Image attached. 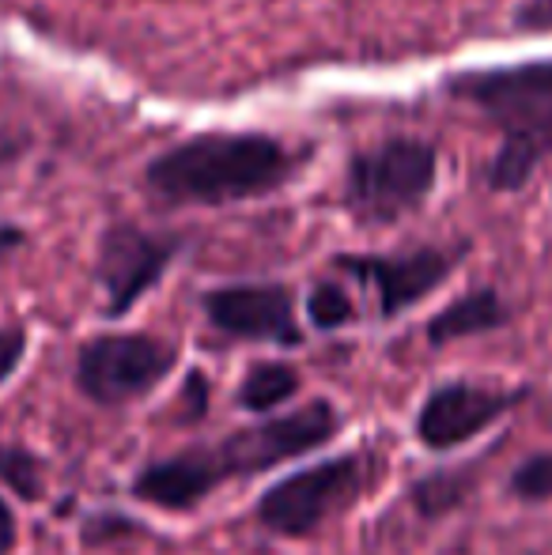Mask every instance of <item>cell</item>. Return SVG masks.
I'll use <instances>...</instances> for the list:
<instances>
[{"instance_id":"1","label":"cell","mask_w":552,"mask_h":555,"mask_svg":"<svg viewBox=\"0 0 552 555\" xmlns=\"http://www.w3.org/2000/svg\"><path fill=\"white\" fill-rule=\"evenodd\" d=\"M341 424H345L341 412L325 397H318L287 416L239 427L220 442L190 446L170 457L147 461L133 476V499L159 511H193L228 480H243V476L251 480L277 468L280 461L303 457L325 446L341 431Z\"/></svg>"},{"instance_id":"2","label":"cell","mask_w":552,"mask_h":555,"mask_svg":"<svg viewBox=\"0 0 552 555\" xmlns=\"http://www.w3.org/2000/svg\"><path fill=\"white\" fill-rule=\"evenodd\" d=\"M295 167L299 159L266 132H205L155 155L144 182L167 205H231L280 190Z\"/></svg>"},{"instance_id":"3","label":"cell","mask_w":552,"mask_h":555,"mask_svg":"<svg viewBox=\"0 0 552 555\" xmlns=\"http://www.w3.org/2000/svg\"><path fill=\"white\" fill-rule=\"evenodd\" d=\"M447 91L477 106L503 132L500 152L488 167V185L496 193L523 190L552 152V61L462 73L447 80Z\"/></svg>"},{"instance_id":"4","label":"cell","mask_w":552,"mask_h":555,"mask_svg":"<svg viewBox=\"0 0 552 555\" xmlns=\"http://www.w3.org/2000/svg\"><path fill=\"white\" fill-rule=\"evenodd\" d=\"M435 175H439L435 144L416 137L386 140L371 152L352 155L341 201L363 227L398 223L401 216L424 205L427 193L435 190Z\"/></svg>"},{"instance_id":"5","label":"cell","mask_w":552,"mask_h":555,"mask_svg":"<svg viewBox=\"0 0 552 555\" xmlns=\"http://www.w3.org/2000/svg\"><path fill=\"white\" fill-rule=\"evenodd\" d=\"M371 461L375 457L368 453H341V457L299 468L261 491L254 514L277 537L318 533L333 514H345L363 495L371 480Z\"/></svg>"},{"instance_id":"6","label":"cell","mask_w":552,"mask_h":555,"mask_svg":"<svg viewBox=\"0 0 552 555\" xmlns=\"http://www.w3.org/2000/svg\"><path fill=\"white\" fill-rule=\"evenodd\" d=\"M178 363V348L152 333H99L76 356V389L91 404L118 409L147 397Z\"/></svg>"},{"instance_id":"7","label":"cell","mask_w":552,"mask_h":555,"mask_svg":"<svg viewBox=\"0 0 552 555\" xmlns=\"http://www.w3.org/2000/svg\"><path fill=\"white\" fill-rule=\"evenodd\" d=\"M182 238L163 231H144L137 223H111L95 249V280L106 295V318H126L129 310L167 276Z\"/></svg>"},{"instance_id":"8","label":"cell","mask_w":552,"mask_h":555,"mask_svg":"<svg viewBox=\"0 0 552 555\" xmlns=\"http://www.w3.org/2000/svg\"><path fill=\"white\" fill-rule=\"evenodd\" d=\"M465 249L420 246L413 254H345L333 261V269L363 280L378 292V318L394 322L420 299L442 287V280L454 272Z\"/></svg>"},{"instance_id":"9","label":"cell","mask_w":552,"mask_h":555,"mask_svg":"<svg viewBox=\"0 0 552 555\" xmlns=\"http://www.w3.org/2000/svg\"><path fill=\"white\" fill-rule=\"evenodd\" d=\"M526 389L473 386V382H447L432 389L416 412V439L435 453L477 439L492 424H500L511 409H518Z\"/></svg>"},{"instance_id":"10","label":"cell","mask_w":552,"mask_h":555,"mask_svg":"<svg viewBox=\"0 0 552 555\" xmlns=\"http://www.w3.org/2000/svg\"><path fill=\"white\" fill-rule=\"evenodd\" d=\"M205 318L216 333L235 340H261L299 348L303 330L295 322V299L284 284H231L205 292Z\"/></svg>"},{"instance_id":"11","label":"cell","mask_w":552,"mask_h":555,"mask_svg":"<svg viewBox=\"0 0 552 555\" xmlns=\"http://www.w3.org/2000/svg\"><path fill=\"white\" fill-rule=\"evenodd\" d=\"M508 322H511V307L500 299V292H492V287H477V292L447 302V307L427 322L424 333H427V344L442 348V344H450V340L496 333Z\"/></svg>"},{"instance_id":"12","label":"cell","mask_w":552,"mask_h":555,"mask_svg":"<svg viewBox=\"0 0 552 555\" xmlns=\"http://www.w3.org/2000/svg\"><path fill=\"white\" fill-rule=\"evenodd\" d=\"M299 393V371L292 363H280V359H266V363H254L251 371L243 374L235 389V404L254 416H266V412H277L284 401Z\"/></svg>"},{"instance_id":"13","label":"cell","mask_w":552,"mask_h":555,"mask_svg":"<svg viewBox=\"0 0 552 555\" xmlns=\"http://www.w3.org/2000/svg\"><path fill=\"white\" fill-rule=\"evenodd\" d=\"M473 476H477V465L442 468V473L420 476L413 488H409V499H413L420 518H442V514H450L458 503H465V499H470Z\"/></svg>"},{"instance_id":"14","label":"cell","mask_w":552,"mask_h":555,"mask_svg":"<svg viewBox=\"0 0 552 555\" xmlns=\"http://www.w3.org/2000/svg\"><path fill=\"white\" fill-rule=\"evenodd\" d=\"M0 480L15 491L20 499L35 503L46 495V465L38 453L23 450V446H0Z\"/></svg>"},{"instance_id":"15","label":"cell","mask_w":552,"mask_h":555,"mask_svg":"<svg viewBox=\"0 0 552 555\" xmlns=\"http://www.w3.org/2000/svg\"><path fill=\"white\" fill-rule=\"evenodd\" d=\"M508 491L518 503H549L552 499V450L549 453H530L526 461H518L515 473L508 480Z\"/></svg>"},{"instance_id":"16","label":"cell","mask_w":552,"mask_h":555,"mask_svg":"<svg viewBox=\"0 0 552 555\" xmlns=\"http://www.w3.org/2000/svg\"><path fill=\"white\" fill-rule=\"evenodd\" d=\"M133 537H147V529L140 526L137 518H129V514H114V511L91 514V518H84V526H80L84 548H111V544L133 541Z\"/></svg>"},{"instance_id":"17","label":"cell","mask_w":552,"mask_h":555,"mask_svg":"<svg viewBox=\"0 0 552 555\" xmlns=\"http://www.w3.org/2000/svg\"><path fill=\"white\" fill-rule=\"evenodd\" d=\"M307 318L314 322V330L333 333L341 325H348L356 318L352 299L345 295V287L337 284H318L314 292L307 295Z\"/></svg>"},{"instance_id":"18","label":"cell","mask_w":552,"mask_h":555,"mask_svg":"<svg viewBox=\"0 0 552 555\" xmlns=\"http://www.w3.org/2000/svg\"><path fill=\"white\" fill-rule=\"evenodd\" d=\"M23 356H27V333L23 330H0V386L20 371Z\"/></svg>"},{"instance_id":"19","label":"cell","mask_w":552,"mask_h":555,"mask_svg":"<svg viewBox=\"0 0 552 555\" xmlns=\"http://www.w3.org/2000/svg\"><path fill=\"white\" fill-rule=\"evenodd\" d=\"M515 27L523 30H552V0H526L515 8Z\"/></svg>"},{"instance_id":"20","label":"cell","mask_w":552,"mask_h":555,"mask_svg":"<svg viewBox=\"0 0 552 555\" xmlns=\"http://www.w3.org/2000/svg\"><path fill=\"white\" fill-rule=\"evenodd\" d=\"M15 541H20V526H15V514L12 506L0 499V555H8L15 548Z\"/></svg>"},{"instance_id":"21","label":"cell","mask_w":552,"mask_h":555,"mask_svg":"<svg viewBox=\"0 0 552 555\" xmlns=\"http://www.w3.org/2000/svg\"><path fill=\"white\" fill-rule=\"evenodd\" d=\"M185 389H190V401H193V416H205V378H201V374H190V378H185Z\"/></svg>"}]
</instances>
